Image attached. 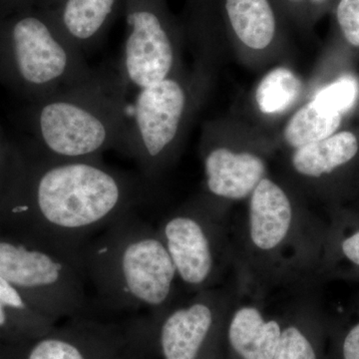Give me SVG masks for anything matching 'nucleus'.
<instances>
[{"instance_id": "1", "label": "nucleus", "mask_w": 359, "mask_h": 359, "mask_svg": "<svg viewBox=\"0 0 359 359\" xmlns=\"http://www.w3.org/2000/svg\"><path fill=\"white\" fill-rule=\"evenodd\" d=\"M149 184L102 159H52L30 147L9 146L0 187V235L48 250L82 271L86 245L136 211L147 199Z\"/></svg>"}, {"instance_id": "2", "label": "nucleus", "mask_w": 359, "mask_h": 359, "mask_svg": "<svg viewBox=\"0 0 359 359\" xmlns=\"http://www.w3.org/2000/svg\"><path fill=\"white\" fill-rule=\"evenodd\" d=\"M129 88L119 65L95 68L88 77L32 102L30 148L52 159H102L121 153L128 123Z\"/></svg>"}, {"instance_id": "3", "label": "nucleus", "mask_w": 359, "mask_h": 359, "mask_svg": "<svg viewBox=\"0 0 359 359\" xmlns=\"http://www.w3.org/2000/svg\"><path fill=\"white\" fill-rule=\"evenodd\" d=\"M81 266L99 304L113 309L163 311L171 306L179 280L159 231L136 211L91 240L82 252Z\"/></svg>"}, {"instance_id": "4", "label": "nucleus", "mask_w": 359, "mask_h": 359, "mask_svg": "<svg viewBox=\"0 0 359 359\" xmlns=\"http://www.w3.org/2000/svg\"><path fill=\"white\" fill-rule=\"evenodd\" d=\"M192 69L137 90L128 112L122 154L138 165L140 175L159 178L178 158L189 130L212 88L219 48L196 49Z\"/></svg>"}, {"instance_id": "5", "label": "nucleus", "mask_w": 359, "mask_h": 359, "mask_svg": "<svg viewBox=\"0 0 359 359\" xmlns=\"http://www.w3.org/2000/svg\"><path fill=\"white\" fill-rule=\"evenodd\" d=\"M93 70L39 8L21 9L0 22V78L32 103L81 81Z\"/></svg>"}, {"instance_id": "6", "label": "nucleus", "mask_w": 359, "mask_h": 359, "mask_svg": "<svg viewBox=\"0 0 359 359\" xmlns=\"http://www.w3.org/2000/svg\"><path fill=\"white\" fill-rule=\"evenodd\" d=\"M276 146V134L241 118L205 122L200 140L203 197L231 202L248 199L268 176V155Z\"/></svg>"}, {"instance_id": "7", "label": "nucleus", "mask_w": 359, "mask_h": 359, "mask_svg": "<svg viewBox=\"0 0 359 359\" xmlns=\"http://www.w3.org/2000/svg\"><path fill=\"white\" fill-rule=\"evenodd\" d=\"M0 276L47 318L79 316L90 306L86 278L48 250L0 235Z\"/></svg>"}, {"instance_id": "8", "label": "nucleus", "mask_w": 359, "mask_h": 359, "mask_svg": "<svg viewBox=\"0 0 359 359\" xmlns=\"http://www.w3.org/2000/svg\"><path fill=\"white\" fill-rule=\"evenodd\" d=\"M126 37L119 67L130 89H142L185 68L184 27L167 0H125Z\"/></svg>"}, {"instance_id": "9", "label": "nucleus", "mask_w": 359, "mask_h": 359, "mask_svg": "<svg viewBox=\"0 0 359 359\" xmlns=\"http://www.w3.org/2000/svg\"><path fill=\"white\" fill-rule=\"evenodd\" d=\"M222 29L238 60L263 69L287 53V20L276 0H219Z\"/></svg>"}, {"instance_id": "10", "label": "nucleus", "mask_w": 359, "mask_h": 359, "mask_svg": "<svg viewBox=\"0 0 359 359\" xmlns=\"http://www.w3.org/2000/svg\"><path fill=\"white\" fill-rule=\"evenodd\" d=\"M205 208L203 198L188 203L169 215L158 230L179 280L191 290L204 287L214 273V252Z\"/></svg>"}, {"instance_id": "11", "label": "nucleus", "mask_w": 359, "mask_h": 359, "mask_svg": "<svg viewBox=\"0 0 359 359\" xmlns=\"http://www.w3.org/2000/svg\"><path fill=\"white\" fill-rule=\"evenodd\" d=\"M39 9L82 53L101 43L125 0H37Z\"/></svg>"}, {"instance_id": "12", "label": "nucleus", "mask_w": 359, "mask_h": 359, "mask_svg": "<svg viewBox=\"0 0 359 359\" xmlns=\"http://www.w3.org/2000/svg\"><path fill=\"white\" fill-rule=\"evenodd\" d=\"M248 199L252 244L263 252L280 247L289 236L294 219V200L289 191L266 176Z\"/></svg>"}, {"instance_id": "13", "label": "nucleus", "mask_w": 359, "mask_h": 359, "mask_svg": "<svg viewBox=\"0 0 359 359\" xmlns=\"http://www.w3.org/2000/svg\"><path fill=\"white\" fill-rule=\"evenodd\" d=\"M215 323L211 302L197 297L165 313L160 327L164 359H198Z\"/></svg>"}, {"instance_id": "14", "label": "nucleus", "mask_w": 359, "mask_h": 359, "mask_svg": "<svg viewBox=\"0 0 359 359\" xmlns=\"http://www.w3.org/2000/svg\"><path fill=\"white\" fill-rule=\"evenodd\" d=\"M308 95L309 85L297 71L287 65L273 66L257 82L250 96L259 126L268 129L287 120Z\"/></svg>"}, {"instance_id": "15", "label": "nucleus", "mask_w": 359, "mask_h": 359, "mask_svg": "<svg viewBox=\"0 0 359 359\" xmlns=\"http://www.w3.org/2000/svg\"><path fill=\"white\" fill-rule=\"evenodd\" d=\"M358 155V135L339 130L323 140L290 151V166L299 178L316 182L348 166Z\"/></svg>"}, {"instance_id": "16", "label": "nucleus", "mask_w": 359, "mask_h": 359, "mask_svg": "<svg viewBox=\"0 0 359 359\" xmlns=\"http://www.w3.org/2000/svg\"><path fill=\"white\" fill-rule=\"evenodd\" d=\"M283 328L275 320H266L257 306L238 308L230 321L228 339L242 359H273Z\"/></svg>"}, {"instance_id": "17", "label": "nucleus", "mask_w": 359, "mask_h": 359, "mask_svg": "<svg viewBox=\"0 0 359 359\" xmlns=\"http://www.w3.org/2000/svg\"><path fill=\"white\" fill-rule=\"evenodd\" d=\"M344 116L328 114L306 99L285 120L276 134L278 146L290 151L316 143L339 131Z\"/></svg>"}, {"instance_id": "18", "label": "nucleus", "mask_w": 359, "mask_h": 359, "mask_svg": "<svg viewBox=\"0 0 359 359\" xmlns=\"http://www.w3.org/2000/svg\"><path fill=\"white\" fill-rule=\"evenodd\" d=\"M51 318L32 306L22 294L0 276V332H46Z\"/></svg>"}, {"instance_id": "19", "label": "nucleus", "mask_w": 359, "mask_h": 359, "mask_svg": "<svg viewBox=\"0 0 359 359\" xmlns=\"http://www.w3.org/2000/svg\"><path fill=\"white\" fill-rule=\"evenodd\" d=\"M359 98V82L353 75H344L325 85L309 89L308 98L328 114L346 116Z\"/></svg>"}, {"instance_id": "20", "label": "nucleus", "mask_w": 359, "mask_h": 359, "mask_svg": "<svg viewBox=\"0 0 359 359\" xmlns=\"http://www.w3.org/2000/svg\"><path fill=\"white\" fill-rule=\"evenodd\" d=\"M26 359H90L88 351L70 337L47 335L37 340Z\"/></svg>"}, {"instance_id": "21", "label": "nucleus", "mask_w": 359, "mask_h": 359, "mask_svg": "<svg viewBox=\"0 0 359 359\" xmlns=\"http://www.w3.org/2000/svg\"><path fill=\"white\" fill-rule=\"evenodd\" d=\"M273 359H318L313 342L295 325L283 328Z\"/></svg>"}, {"instance_id": "22", "label": "nucleus", "mask_w": 359, "mask_h": 359, "mask_svg": "<svg viewBox=\"0 0 359 359\" xmlns=\"http://www.w3.org/2000/svg\"><path fill=\"white\" fill-rule=\"evenodd\" d=\"M335 18L344 41L359 48V0H339Z\"/></svg>"}, {"instance_id": "23", "label": "nucleus", "mask_w": 359, "mask_h": 359, "mask_svg": "<svg viewBox=\"0 0 359 359\" xmlns=\"http://www.w3.org/2000/svg\"><path fill=\"white\" fill-rule=\"evenodd\" d=\"M289 22L306 32L311 27L309 0H276Z\"/></svg>"}, {"instance_id": "24", "label": "nucleus", "mask_w": 359, "mask_h": 359, "mask_svg": "<svg viewBox=\"0 0 359 359\" xmlns=\"http://www.w3.org/2000/svg\"><path fill=\"white\" fill-rule=\"evenodd\" d=\"M339 250L342 259L359 271V229L341 238Z\"/></svg>"}, {"instance_id": "25", "label": "nucleus", "mask_w": 359, "mask_h": 359, "mask_svg": "<svg viewBox=\"0 0 359 359\" xmlns=\"http://www.w3.org/2000/svg\"><path fill=\"white\" fill-rule=\"evenodd\" d=\"M341 359H359V320L347 330L341 346H340Z\"/></svg>"}, {"instance_id": "26", "label": "nucleus", "mask_w": 359, "mask_h": 359, "mask_svg": "<svg viewBox=\"0 0 359 359\" xmlns=\"http://www.w3.org/2000/svg\"><path fill=\"white\" fill-rule=\"evenodd\" d=\"M217 6V0H188V14L202 13Z\"/></svg>"}, {"instance_id": "27", "label": "nucleus", "mask_w": 359, "mask_h": 359, "mask_svg": "<svg viewBox=\"0 0 359 359\" xmlns=\"http://www.w3.org/2000/svg\"><path fill=\"white\" fill-rule=\"evenodd\" d=\"M330 2V0H309V18H311V25Z\"/></svg>"}, {"instance_id": "28", "label": "nucleus", "mask_w": 359, "mask_h": 359, "mask_svg": "<svg viewBox=\"0 0 359 359\" xmlns=\"http://www.w3.org/2000/svg\"><path fill=\"white\" fill-rule=\"evenodd\" d=\"M9 146L6 142L2 140L0 136V187L4 181V173H6L7 159H8Z\"/></svg>"}, {"instance_id": "29", "label": "nucleus", "mask_w": 359, "mask_h": 359, "mask_svg": "<svg viewBox=\"0 0 359 359\" xmlns=\"http://www.w3.org/2000/svg\"><path fill=\"white\" fill-rule=\"evenodd\" d=\"M0 1L7 7H20L21 11V9L29 8V4H32L34 0H0Z\"/></svg>"}]
</instances>
